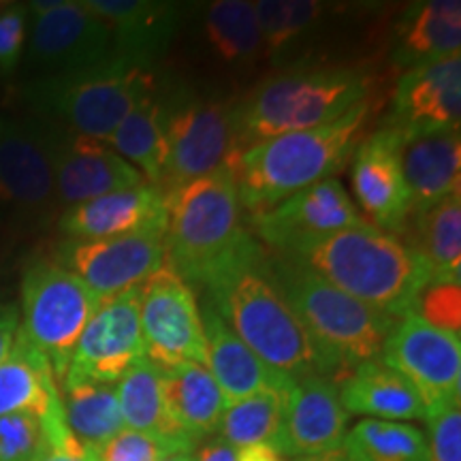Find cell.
I'll list each match as a JSON object with an SVG mask.
<instances>
[{"mask_svg":"<svg viewBox=\"0 0 461 461\" xmlns=\"http://www.w3.org/2000/svg\"><path fill=\"white\" fill-rule=\"evenodd\" d=\"M0 126H3V122H0Z\"/></svg>","mask_w":461,"mask_h":461,"instance_id":"cell-49","label":"cell"},{"mask_svg":"<svg viewBox=\"0 0 461 461\" xmlns=\"http://www.w3.org/2000/svg\"><path fill=\"white\" fill-rule=\"evenodd\" d=\"M60 203L51 171L43 120L0 126V222L20 230H43L58 222Z\"/></svg>","mask_w":461,"mask_h":461,"instance_id":"cell-11","label":"cell"},{"mask_svg":"<svg viewBox=\"0 0 461 461\" xmlns=\"http://www.w3.org/2000/svg\"><path fill=\"white\" fill-rule=\"evenodd\" d=\"M140 322L143 350L158 367L180 363L207 366L197 297L167 263L141 285Z\"/></svg>","mask_w":461,"mask_h":461,"instance_id":"cell-13","label":"cell"},{"mask_svg":"<svg viewBox=\"0 0 461 461\" xmlns=\"http://www.w3.org/2000/svg\"><path fill=\"white\" fill-rule=\"evenodd\" d=\"M288 389H265L246 400L229 403L224 408L221 440L241 448L250 445H272L280 431Z\"/></svg>","mask_w":461,"mask_h":461,"instance_id":"cell-36","label":"cell"},{"mask_svg":"<svg viewBox=\"0 0 461 461\" xmlns=\"http://www.w3.org/2000/svg\"><path fill=\"white\" fill-rule=\"evenodd\" d=\"M267 263L327 376L338 383L339 372H353L361 363L378 359L395 319L346 295L295 257L267 248Z\"/></svg>","mask_w":461,"mask_h":461,"instance_id":"cell-5","label":"cell"},{"mask_svg":"<svg viewBox=\"0 0 461 461\" xmlns=\"http://www.w3.org/2000/svg\"><path fill=\"white\" fill-rule=\"evenodd\" d=\"M160 82V68L112 56L82 71L31 77L20 95L43 122L107 143L131 109Z\"/></svg>","mask_w":461,"mask_h":461,"instance_id":"cell-7","label":"cell"},{"mask_svg":"<svg viewBox=\"0 0 461 461\" xmlns=\"http://www.w3.org/2000/svg\"><path fill=\"white\" fill-rule=\"evenodd\" d=\"M459 0H419L406 5L391 24L389 62L397 71L459 56Z\"/></svg>","mask_w":461,"mask_h":461,"instance_id":"cell-25","label":"cell"},{"mask_svg":"<svg viewBox=\"0 0 461 461\" xmlns=\"http://www.w3.org/2000/svg\"><path fill=\"white\" fill-rule=\"evenodd\" d=\"M295 461H350L348 455L344 453V448H338V451L331 453H322L316 455V457H303V459H295Z\"/></svg>","mask_w":461,"mask_h":461,"instance_id":"cell-46","label":"cell"},{"mask_svg":"<svg viewBox=\"0 0 461 461\" xmlns=\"http://www.w3.org/2000/svg\"><path fill=\"white\" fill-rule=\"evenodd\" d=\"M235 455H238V448L227 445V442L216 438V440L207 442L193 455L194 461H235Z\"/></svg>","mask_w":461,"mask_h":461,"instance_id":"cell-44","label":"cell"},{"mask_svg":"<svg viewBox=\"0 0 461 461\" xmlns=\"http://www.w3.org/2000/svg\"><path fill=\"white\" fill-rule=\"evenodd\" d=\"M380 359L419 391L425 417L459 402L461 338L455 333L438 330L411 312L395 322Z\"/></svg>","mask_w":461,"mask_h":461,"instance_id":"cell-14","label":"cell"},{"mask_svg":"<svg viewBox=\"0 0 461 461\" xmlns=\"http://www.w3.org/2000/svg\"><path fill=\"white\" fill-rule=\"evenodd\" d=\"M51 451L50 431L37 414L0 417V461H41Z\"/></svg>","mask_w":461,"mask_h":461,"instance_id":"cell-37","label":"cell"},{"mask_svg":"<svg viewBox=\"0 0 461 461\" xmlns=\"http://www.w3.org/2000/svg\"><path fill=\"white\" fill-rule=\"evenodd\" d=\"M167 265L203 288L250 238L229 165L167 194Z\"/></svg>","mask_w":461,"mask_h":461,"instance_id":"cell-6","label":"cell"},{"mask_svg":"<svg viewBox=\"0 0 461 461\" xmlns=\"http://www.w3.org/2000/svg\"><path fill=\"white\" fill-rule=\"evenodd\" d=\"M412 314L438 330L459 336L461 330V282L429 280L414 299Z\"/></svg>","mask_w":461,"mask_h":461,"instance_id":"cell-38","label":"cell"},{"mask_svg":"<svg viewBox=\"0 0 461 461\" xmlns=\"http://www.w3.org/2000/svg\"><path fill=\"white\" fill-rule=\"evenodd\" d=\"M180 34L188 60L205 77V92L240 99L267 67L250 0H214L186 9Z\"/></svg>","mask_w":461,"mask_h":461,"instance_id":"cell-8","label":"cell"},{"mask_svg":"<svg viewBox=\"0 0 461 461\" xmlns=\"http://www.w3.org/2000/svg\"><path fill=\"white\" fill-rule=\"evenodd\" d=\"M58 265L77 276L99 299L141 286L167 263L165 230L103 240H62L51 248Z\"/></svg>","mask_w":461,"mask_h":461,"instance_id":"cell-16","label":"cell"},{"mask_svg":"<svg viewBox=\"0 0 461 461\" xmlns=\"http://www.w3.org/2000/svg\"><path fill=\"white\" fill-rule=\"evenodd\" d=\"M235 461H286L272 445H250L238 448Z\"/></svg>","mask_w":461,"mask_h":461,"instance_id":"cell-45","label":"cell"},{"mask_svg":"<svg viewBox=\"0 0 461 461\" xmlns=\"http://www.w3.org/2000/svg\"><path fill=\"white\" fill-rule=\"evenodd\" d=\"M115 395H118L120 414H122L126 429L146 431V434L176 442L186 451H194L193 442L177 434L167 417L163 387H160V367L157 363L149 361L148 357L132 363L129 372L115 384Z\"/></svg>","mask_w":461,"mask_h":461,"instance_id":"cell-33","label":"cell"},{"mask_svg":"<svg viewBox=\"0 0 461 461\" xmlns=\"http://www.w3.org/2000/svg\"><path fill=\"white\" fill-rule=\"evenodd\" d=\"M235 107V96L169 84L165 163L158 182L165 197L184 184L221 169L238 152Z\"/></svg>","mask_w":461,"mask_h":461,"instance_id":"cell-9","label":"cell"},{"mask_svg":"<svg viewBox=\"0 0 461 461\" xmlns=\"http://www.w3.org/2000/svg\"><path fill=\"white\" fill-rule=\"evenodd\" d=\"M348 434V412L333 378L305 376L286 391L280 431L272 447L282 457L303 459L338 451Z\"/></svg>","mask_w":461,"mask_h":461,"instance_id":"cell-20","label":"cell"},{"mask_svg":"<svg viewBox=\"0 0 461 461\" xmlns=\"http://www.w3.org/2000/svg\"><path fill=\"white\" fill-rule=\"evenodd\" d=\"M177 451L193 453L165 438L124 428L105 445L95 448V455L96 461H160L165 455Z\"/></svg>","mask_w":461,"mask_h":461,"instance_id":"cell-39","label":"cell"},{"mask_svg":"<svg viewBox=\"0 0 461 461\" xmlns=\"http://www.w3.org/2000/svg\"><path fill=\"white\" fill-rule=\"evenodd\" d=\"M20 305L15 302H0V361L9 355L20 331Z\"/></svg>","mask_w":461,"mask_h":461,"instance_id":"cell-42","label":"cell"},{"mask_svg":"<svg viewBox=\"0 0 461 461\" xmlns=\"http://www.w3.org/2000/svg\"><path fill=\"white\" fill-rule=\"evenodd\" d=\"M45 129L60 210L148 184L143 173L109 143L50 122H45Z\"/></svg>","mask_w":461,"mask_h":461,"instance_id":"cell-19","label":"cell"},{"mask_svg":"<svg viewBox=\"0 0 461 461\" xmlns=\"http://www.w3.org/2000/svg\"><path fill=\"white\" fill-rule=\"evenodd\" d=\"M169 113V84L160 82L157 90L131 109L120 122L109 146L143 173L148 184L158 186L165 163V122Z\"/></svg>","mask_w":461,"mask_h":461,"instance_id":"cell-31","label":"cell"},{"mask_svg":"<svg viewBox=\"0 0 461 461\" xmlns=\"http://www.w3.org/2000/svg\"><path fill=\"white\" fill-rule=\"evenodd\" d=\"M160 387L167 417L177 434L197 447L199 440L218 431L227 402L207 367L197 363L160 367Z\"/></svg>","mask_w":461,"mask_h":461,"instance_id":"cell-28","label":"cell"},{"mask_svg":"<svg viewBox=\"0 0 461 461\" xmlns=\"http://www.w3.org/2000/svg\"><path fill=\"white\" fill-rule=\"evenodd\" d=\"M380 75L367 65L331 62L265 75L238 99V149L342 118L378 95Z\"/></svg>","mask_w":461,"mask_h":461,"instance_id":"cell-3","label":"cell"},{"mask_svg":"<svg viewBox=\"0 0 461 461\" xmlns=\"http://www.w3.org/2000/svg\"><path fill=\"white\" fill-rule=\"evenodd\" d=\"M28 24V5H0V77H9L20 67L26 51Z\"/></svg>","mask_w":461,"mask_h":461,"instance_id":"cell-40","label":"cell"},{"mask_svg":"<svg viewBox=\"0 0 461 461\" xmlns=\"http://www.w3.org/2000/svg\"><path fill=\"white\" fill-rule=\"evenodd\" d=\"M141 286L101 299L75 344L62 384H113L146 357L140 322Z\"/></svg>","mask_w":461,"mask_h":461,"instance_id":"cell-15","label":"cell"},{"mask_svg":"<svg viewBox=\"0 0 461 461\" xmlns=\"http://www.w3.org/2000/svg\"><path fill=\"white\" fill-rule=\"evenodd\" d=\"M338 389L339 402L348 414L400 423L408 419H425L419 391L380 357L346 374L342 383H338Z\"/></svg>","mask_w":461,"mask_h":461,"instance_id":"cell-29","label":"cell"},{"mask_svg":"<svg viewBox=\"0 0 461 461\" xmlns=\"http://www.w3.org/2000/svg\"><path fill=\"white\" fill-rule=\"evenodd\" d=\"M380 107L383 99L374 96L330 124L285 132L238 149L227 165L244 218L263 214L299 190L336 177L353 158Z\"/></svg>","mask_w":461,"mask_h":461,"instance_id":"cell-2","label":"cell"},{"mask_svg":"<svg viewBox=\"0 0 461 461\" xmlns=\"http://www.w3.org/2000/svg\"><path fill=\"white\" fill-rule=\"evenodd\" d=\"M201 291L241 342L272 370L295 383L305 376H327L314 344L276 285L267 248L255 235L250 233Z\"/></svg>","mask_w":461,"mask_h":461,"instance_id":"cell-1","label":"cell"},{"mask_svg":"<svg viewBox=\"0 0 461 461\" xmlns=\"http://www.w3.org/2000/svg\"><path fill=\"white\" fill-rule=\"evenodd\" d=\"M411 227L412 240L406 244L428 265L431 280L461 282V197L448 194L428 210L408 216L403 230Z\"/></svg>","mask_w":461,"mask_h":461,"instance_id":"cell-32","label":"cell"},{"mask_svg":"<svg viewBox=\"0 0 461 461\" xmlns=\"http://www.w3.org/2000/svg\"><path fill=\"white\" fill-rule=\"evenodd\" d=\"M400 135L380 126L363 137L353 154V193L366 221L383 233H403L412 201L400 165Z\"/></svg>","mask_w":461,"mask_h":461,"instance_id":"cell-21","label":"cell"},{"mask_svg":"<svg viewBox=\"0 0 461 461\" xmlns=\"http://www.w3.org/2000/svg\"><path fill=\"white\" fill-rule=\"evenodd\" d=\"M342 448L350 461H429L423 431L400 420L363 419L348 429Z\"/></svg>","mask_w":461,"mask_h":461,"instance_id":"cell-35","label":"cell"},{"mask_svg":"<svg viewBox=\"0 0 461 461\" xmlns=\"http://www.w3.org/2000/svg\"><path fill=\"white\" fill-rule=\"evenodd\" d=\"M41 461H96V455L95 448L84 447L77 438H73L67 445L51 448Z\"/></svg>","mask_w":461,"mask_h":461,"instance_id":"cell-43","label":"cell"},{"mask_svg":"<svg viewBox=\"0 0 461 461\" xmlns=\"http://www.w3.org/2000/svg\"><path fill=\"white\" fill-rule=\"evenodd\" d=\"M248 222H250L252 235L261 240L263 246H269V250L280 252V255L297 250L299 246L322 240L338 230L370 224L357 210L338 177L299 190L272 210L246 218V224Z\"/></svg>","mask_w":461,"mask_h":461,"instance_id":"cell-18","label":"cell"},{"mask_svg":"<svg viewBox=\"0 0 461 461\" xmlns=\"http://www.w3.org/2000/svg\"><path fill=\"white\" fill-rule=\"evenodd\" d=\"M429 461H461V406L451 403L425 417Z\"/></svg>","mask_w":461,"mask_h":461,"instance_id":"cell-41","label":"cell"},{"mask_svg":"<svg viewBox=\"0 0 461 461\" xmlns=\"http://www.w3.org/2000/svg\"><path fill=\"white\" fill-rule=\"evenodd\" d=\"M28 14L26 67L32 77L82 71L115 56L112 31L84 0L31 3Z\"/></svg>","mask_w":461,"mask_h":461,"instance_id":"cell-12","label":"cell"},{"mask_svg":"<svg viewBox=\"0 0 461 461\" xmlns=\"http://www.w3.org/2000/svg\"><path fill=\"white\" fill-rule=\"evenodd\" d=\"M99 305L101 299L54 258L26 265L20 331L48 357L56 380L65 378L75 344Z\"/></svg>","mask_w":461,"mask_h":461,"instance_id":"cell-10","label":"cell"},{"mask_svg":"<svg viewBox=\"0 0 461 461\" xmlns=\"http://www.w3.org/2000/svg\"><path fill=\"white\" fill-rule=\"evenodd\" d=\"M199 312L207 344L205 367L214 376L227 406L265 389H291L295 384V380L258 359L207 299H203Z\"/></svg>","mask_w":461,"mask_h":461,"instance_id":"cell-27","label":"cell"},{"mask_svg":"<svg viewBox=\"0 0 461 461\" xmlns=\"http://www.w3.org/2000/svg\"><path fill=\"white\" fill-rule=\"evenodd\" d=\"M62 391L67 425L84 447L99 448L124 429L113 384H62Z\"/></svg>","mask_w":461,"mask_h":461,"instance_id":"cell-34","label":"cell"},{"mask_svg":"<svg viewBox=\"0 0 461 461\" xmlns=\"http://www.w3.org/2000/svg\"><path fill=\"white\" fill-rule=\"evenodd\" d=\"M160 461H194V457H193V453L177 451V453H169V455H165V457L160 459Z\"/></svg>","mask_w":461,"mask_h":461,"instance_id":"cell-47","label":"cell"},{"mask_svg":"<svg viewBox=\"0 0 461 461\" xmlns=\"http://www.w3.org/2000/svg\"><path fill=\"white\" fill-rule=\"evenodd\" d=\"M67 240H103L122 235L167 233V199L158 186L143 184L71 205L58 216Z\"/></svg>","mask_w":461,"mask_h":461,"instance_id":"cell-24","label":"cell"},{"mask_svg":"<svg viewBox=\"0 0 461 461\" xmlns=\"http://www.w3.org/2000/svg\"><path fill=\"white\" fill-rule=\"evenodd\" d=\"M286 255L395 321L412 312L419 291L431 280L417 252L372 224L338 230Z\"/></svg>","mask_w":461,"mask_h":461,"instance_id":"cell-4","label":"cell"},{"mask_svg":"<svg viewBox=\"0 0 461 461\" xmlns=\"http://www.w3.org/2000/svg\"><path fill=\"white\" fill-rule=\"evenodd\" d=\"M389 129V126H387ZM400 165L412 210L423 212L461 186V132L459 129L400 132Z\"/></svg>","mask_w":461,"mask_h":461,"instance_id":"cell-26","label":"cell"},{"mask_svg":"<svg viewBox=\"0 0 461 461\" xmlns=\"http://www.w3.org/2000/svg\"><path fill=\"white\" fill-rule=\"evenodd\" d=\"M459 122L461 54L400 73L383 126L406 132L459 129Z\"/></svg>","mask_w":461,"mask_h":461,"instance_id":"cell-22","label":"cell"},{"mask_svg":"<svg viewBox=\"0 0 461 461\" xmlns=\"http://www.w3.org/2000/svg\"><path fill=\"white\" fill-rule=\"evenodd\" d=\"M109 26L113 54L135 65L158 68L176 45L186 5L167 0H84Z\"/></svg>","mask_w":461,"mask_h":461,"instance_id":"cell-23","label":"cell"},{"mask_svg":"<svg viewBox=\"0 0 461 461\" xmlns=\"http://www.w3.org/2000/svg\"><path fill=\"white\" fill-rule=\"evenodd\" d=\"M62 397L48 357L17 331L9 355L0 361V417L48 414L60 411Z\"/></svg>","mask_w":461,"mask_h":461,"instance_id":"cell-30","label":"cell"},{"mask_svg":"<svg viewBox=\"0 0 461 461\" xmlns=\"http://www.w3.org/2000/svg\"><path fill=\"white\" fill-rule=\"evenodd\" d=\"M0 267H3V222H0Z\"/></svg>","mask_w":461,"mask_h":461,"instance_id":"cell-48","label":"cell"},{"mask_svg":"<svg viewBox=\"0 0 461 461\" xmlns=\"http://www.w3.org/2000/svg\"><path fill=\"white\" fill-rule=\"evenodd\" d=\"M350 5L321 0H258L255 15L261 32L265 65L276 71L293 67L325 65L322 56L331 37L346 26Z\"/></svg>","mask_w":461,"mask_h":461,"instance_id":"cell-17","label":"cell"}]
</instances>
